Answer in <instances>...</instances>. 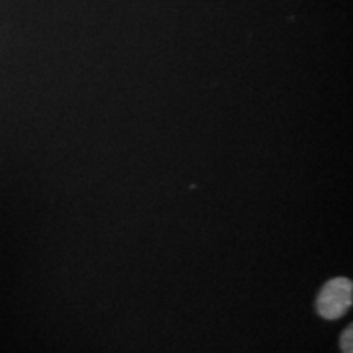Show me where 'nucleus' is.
<instances>
[{
  "instance_id": "obj_1",
  "label": "nucleus",
  "mask_w": 353,
  "mask_h": 353,
  "mask_svg": "<svg viewBox=\"0 0 353 353\" xmlns=\"http://www.w3.org/2000/svg\"><path fill=\"white\" fill-rule=\"evenodd\" d=\"M353 283L348 278H332L317 296V312L324 319L334 321L345 316L352 307Z\"/></svg>"
},
{
  "instance_id": "obj_2",
  "label": "nucleus",
  "mask_w": 353,
  "mask_h": 353,
  "mask_svg": "<svg viewBox=\"0 0 353 353\" xmlns=\"http://www.w3.org/2000/svg\"><path fill=\"white\" fill-rule=\"evenodd\" d=\"M353 329L352 325H348L345 332L342 334V339H341V347H342V353H353Z\"/></svg>"
}]
</instances>
